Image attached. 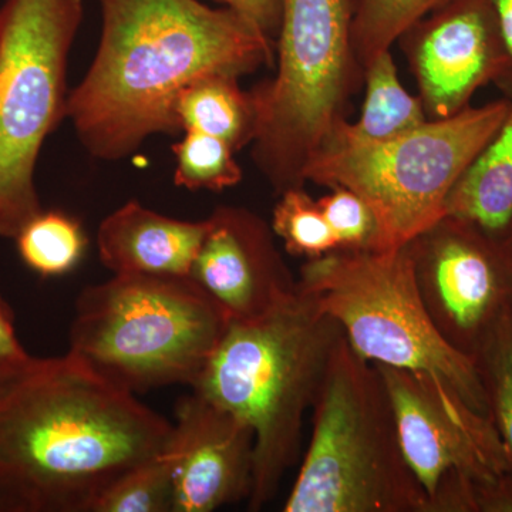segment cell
<instances>
[{"mask_svg": "<svg viewBox=\"0 0 512 512\" xmlns=\"http://www.w3.org/2000/svg\"><path fill=\"white\" fill-rule=\"evenodd\" d=\"M83 0H5L0 6V238L43 210L37 158L66 117L67 64Z\"/></svg>", "mask_w": 512, "mask_h": 512, "instance_id": "9", "label": "cell"}, {"mask_svg": "<svg viewBox=\"0 0 512 512\" xmlns=\"http://www.w3.org/2000/svg\"><path fill=\"white\" fill-rule=\"evenodd\" d=\"M272 231L284 242L286 252L309 259L320 258L338 248L335 235L318 200L303 187L281 192L272 214Z\"/></svg>", "mask_w": 512, "mask_h": 512, "instance_id": "22", "label": "cell"}, {"mask_svg": "<svg viewBox=\"0 0 512 512\" xmlns=\"http://www.w3.org/2000/svg\"><path fill=\"white\" fill-rule=\"evenodd\" d=\"M99 47L66 117L90 156L120 161L148 137L178 134L175 101L205 74L275 64V40L235 10L200 0H100Z\"/></svg>", "mask_w": 512, "mask_h": 512, "instance_id": "1", "label": "cell"}, {"mask_svg": "<svg viewBox=\"0 0 512 512\" xmlns=\"http://www.w3.org/2000/svg\"><path fill=\"white\" fill-rule=\"evenodd\" d=\"M345 333L301 288L271 311L231 320L191 387L245 421L255 436L251 511L278 493L302 453L303 419L312 409Z\"/></svg>", "mask_w": 512, "mask_h": 512, "instance_id": "3", "label": "cell"}, {"mask_svg": "<svg viewBox=\"0 0 512 512\" xmlns=\"http://www.w3.org/2000/svg\"><path fill=\"white\" fill-rule=\"evenodd\" d=\"M276 72L251 90L252 158L278 194L305 187V170L346 121L363 70L350 36L348 0H284Z\"/></svg>", "mask_w": 512, "mask_h": 512, "instance_id": "6", "label": "cell"}, {"mask_svg": "<svg viewBox=\"0 0 512 512\" xmlns=\"http://www.w3.org/2000/svg\"><path fill=\"white\" fill-rule=\"evenodd\" d=\"M207 220H177L131 200L101 221L97 249L114 275L190 276Z\"/></svg>", "mask_w": 512, "mask_h": 512, "instance_id": "15", "label": "cell"}, {"mask_svg": "<svg viewBox=\"0 0 512 512\" xmlns=\"http://www.w3.org/2000/svg\"><path fill=\"white\" fill-rule=\"evenodd\" d=\"M312 434L286 512H429L407 466L389 390L343 336L312 407Z\"/></svg>", "mask_w": 512, "mask_h": 512, "instance_id": "4", "label": "cell"}, {"mask_svg": "<svg viewBox=\"0 0 512 512\" xmlns=\"http://www.w3.org/2000/svg\"><path fill=\"white\" fill-rule=\"evenodd\" d=\"M493 5L495 16H497L498 26H500L501 35H503L505 47L511 59V73L507 82L500 87L508 99H512V0H490Z\"/></svg>", "mask_w": 512, "mask_h": 512, "instance_id": "29", "label": "cell"}, {"mask_svg": "<svg viewBox=\"0 0 512 512\" xmlns=\"http://www.w3.org/2000/svg\"><path fill=\"white\" fill-rule=\"evenodd\" d=\"M227 8L241 13L255 23L265 35L276 40L282 19L284 0H221Z\"/></svg>", "mask_w": 512, "mask_h": 512, "instance_id": "27", "label": "cell"}, {"mask_svg": "<svg viewBox=\"0 0 512 512\" xmlns=\"http://www.w3.org/2000/svg\"><path fill=\"white\" fill-rule=\"evenodd\" d=\"M229 322L191 276L114 275L77 298L69 353L134 394L192 387Z\"/></svg>", "mask_w": 512, "mask_h": 512, "instance_id": "5", "label": "cell"}, {"mask_svg": "<svg viewBox=\"0 0 512 512\" xmlns=\"http://www.w3.org/2000/svg\"><path fill=\"white\" fill-rule=\"evenodd\" d=\"M407 247L434 325L454 349L477 363L512 322V238L443 215Z\"/></svg>", "mask_w": 512, "mask_h": 512, "instance_id": "11", "label": "cell"}, {"mask_svg": "<svg viewBox=\"0 0 512 512\" xmlns=\"http://www.w3.org/2000/svg\"><path fill=\"white\" fill-rule=\"evenodd\" d=\"M164 451L173 470L174 512H211L251 495L254 431L201 394L178 400Z\"/></svg>", "mask_w": 512, "mask_h": 512, "instance_id": "13", "label": "cell"}, {"mask_svg": "<svg viewBox=\"0 0 512 512\" xmlns=\"http://www.w3.org/2000/svg\"><path fill=\"white\" fill-rule=\"evenodd\" d=\"M36 359L37 357H33V360L28 363H12L0 360V399H3L13 389V386L28 373Z\"/></svg>", "mask_w": 512, "mask_h": 512, "instance_id": "30", "label": "cell"}, {"mask_svg": "<svg viewBox=\"0 0 512 512\" xmlns=\"http://www.w3.org/2000/svg\"><path fill=\"white\" fill-rule=\"evenodd\" d=\"M15 241L23 264L43 278L69 274L87 248L82 222L59 210L40 211Z\"/></svg>", "mask_w": 512, "mask_h": 512, "instance_id": "19", "label": "cell"}, {"mask_svg": "<svg viewBox=\"0 0 512 512\" xmlns=\"http://www.w3.org/2000/svg\"><path fill=\"white\" fill-rule=\"evenodd\" d=\"M190 276L227 313L229 320L258 318L298 289L274 231L255 212L218 207Z\"/></svg>", "mask_w": 512, "mask_h": 512, "instance_id": "14", "label": "cell"}, {"mask_svg": "<svg viewBox=\"0 0 512 512\" xmlns=\"http://www.w3.org/2000/svg\"><path fill=\"white\" fill-rule=\"evenodd\" d=\"M508 235H510V237L512 238V224H511L510 232H508Z\"/></svg>", "mask_w": 512, "mask_h": 512, "instance_id": "31", "label": "cell"}, {"mask_svg": "<svg viewBox=\"0 0 512 512\" xmlns=\"http://www.w3.org/2000/svg\"><path fill=\"white\" fill-rule=\"evenodd\" d=\"M318 200L340 251H382L379 221L369 204L345 187Z\"/></svg>", "mask_w": 512, "mask_h": 512, "instance_id": "25", "label": "cell"}, {"mask_svg": "<svg viewBox=\"0 0 512 512\" xmlns=\"http://www.w3.org/2000/svg\"><path fill=\"white\" fill-rule=\"evenodd\" d=\"M397 43L429 120L456 116L477 90L490 83L501 87L511 73L490 0H451L417 20Z\"/></svg>", "mask_w": 512, "mask_h": 512, "instance_id": "12", "label": "cell"}, {"mask_svg": "<svg viewBox=\"0 0 512 512\" xmlns=\"http://www.w3.org/2000/svg\"><path fill=\"white\" fill-rule=\"evenodd\" d=\"M488 410L512 464V322L505 325L477 359Z\"/></svg>", "mask_w": 512, "mask_h": 512, "instance_id": "24", "label": "cell"}, {"mask_svg": "<svg viewBox=\"0 0 512 512\" xmlns=\"http://www.w3.org/2000/svg\"><path fill=\"white\" fill-rule=\"evenodd\" d=\"M0 360L12 363H28L33 360L19 342L15 329V312L0 295Z\"/></svg>", "mask_w": 512, "mask_h": 512, "instance_id": "28", "label": "cell"}, {"mask_svg": "<svg viewBox=\"0 0 512 512\" xmlns=\"http://www.w3.org/2000/svg\"><path fill=\"white\" fill-rule=\"evenodd\" d=\"M90 512H174L173 470L165 451L110 485Z\"/></svg>", "mask_w": 512, "mask_h": 512, "instance_id": "23", "label": "cell"}, {"mask_svg": "<svg viewBox=\"0 0 512 512\" xmlns=\"http://www.w3.org/2000/svg\"><path fill=\"white\" fill-rule=\"evenodd\" d=\"M508 97L376 144L326 141L305 170L306 183L345 187L375 212L382 251L406 247L446 211L461 175L494 136Z\"/></svg>", "mask_w": 512, "mask_h": 512, "instance_id": "8", "label": "cell"}, {"mask_svg": "<svg viewBox=\"0 0 512 512\" xmlns=\"http://www.w3.org/2000/svg\"><path fill=\"white\" fill-rule=\"evenodd\" d=\"M494 136L468 165L446 201L444 215L463 218L495 235L512 224V99Z\"/></svg>", "mask_w": 512, "mask_h": 512, "instance_id": "16", "label": "cell"}, {"mask_svg": "<svg viewBox=\"0 0 512 512\" xmlns=\"http://www.w3.org/2000/svg\"><path fill=\"white\" fill-rule=\"evenodd\" d=\"M448 2L451 0H348L353 52L362 70L373 57L392 49L417 20Z\"/></svg>", "mask_w": 512, "mask_h": 512, "instance_id": "20", "label": "cell"}, {"mask_svg": "<svg viewBox=\"0 0 512 512\" xmlns=\"http://www.w3.org/2000/svg\"><path fill=\"white\" fill-rule=\"evenodd\" d=\"M174 144V183L190 191L220 192L241 183L242 168L235 161V151L221 138L200 131H183Z\"/></svg>", "mask_w": 512, "mask_h": 512, "instance_id": "21", "label": "cell"}, {"mask_svg": "<svg viewBox=\"0 0 512 512\" xmlns=\"http://www.w3.org/2000/svg\"><path fill=\"white\" fill-rule=\"evenodd\" d=\"M375 365L429 512H512V464L491 417L426 373Z\"/></svg>", "mask_w": 512, "mask_h": 512, "instance_id": "10", "label": "cell"}, {"mask_svg": "<svg viewBox=\"0 0 512 512\" xmlns=\"http://www.w3.org/2000/svg\"><path fill=\"white\" fill-rule=\"evenodd\" d=\"M365 101L356 123L348 120L329 140L348 144H376L402 137L429 120L419 97L404 89L390 50H384L363 69Z\"/></svg>", "mask_w": 512, "mask_h": 512, "instance_id": "17", "label": "cell"}, {"mask_svg": "<svg viewBox=\"0 0 512 512\" xmlns=\"http://www.w3.org/2000/svg\"><path fill=\"white\" fill-rule=\"evenodd\" d=\"M238 80L228 74H205L188 84L175 101L180 130L221 138L235 153L254 143L258 124L254 99Z\"/></svg>", "mask_w": 512, "mask_h": 512, "instance_id": "18", "label": "cell"}, {"mask_svg": "<svg viewBox=\"0 0 512 512\" xmlns=\"http://www.w3.org/2000/svg\"><path fill=\"white\" fill-rule=\"evenodd\" d=\"M298 286L369 362L426 373L490 417L476 360L441 336L424 305L409 247L335 251L301 266Z\"/></svg>", "mask_w": 512, "mask_h": 512, "instance_id": "7", "label": "cell"}, {"mask_svg": "<svg viewBox=\"0 0 512 512\" xmlns=\"http://www.w3.org/2000/svg\"><path fill=\"white\" fill-rule=\"evenodd\" d=\"M173 423L72 353L39 359L0 399V460L40 512H90L134 467L163 453Z\"/></svg>", "mask_w": 512, "mask_h": 512, "instance_id": "2", "label": "cell"}, {"mask_svg": "<svg viewBox=\"0 0 512 512\" xmlns=\"http://www.w3.org/2000/svg\"><path fill=\"white\" fill-rule=\"evenodd\" d=\"M0 512H40L32 488L15 468L0 460Z\"/></svg>", "mask_w": 512, "mask_h": 512, "instance_id": "26", "label": "cell"}]
</instances>
